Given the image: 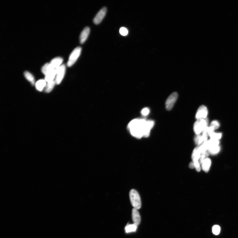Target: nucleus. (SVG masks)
I'll use <instances>...</instances> for the list:
<instances>
[{
	"mask_svg": "<svg viewBox=\"0 0 238 238\" xmlns=\"http://www.w3.org/2000/svg\"><path fill=\"white\" fill-rule=\"evenodd\" d=\"M220 228L218 225H214V226L213 227L212 232L213 234L216 235H218L219 233H220Z\"/></svg>",
	"mask_w": 238,
	"mask_h": 238,
	"instance_id": "22",
	"label": "nucleus"
},
{
	"mask_svg": "<svg viewBox=\"0 0 238 238\" xmlns=\"http://www.w3.org/2000/svg\"><path fill=\"white\" fill-rule=\"evenodd\" d=\"M209 136L211 138L219 140L221 138L222 134L221 133H215L214 132Z\"/></svg>",
	"mask_w": 238,
	"mask_h": 238,
	"instance_id": "21",
	"label": "nucleus"
},
{
	"mask_svg": "<svg viewBox=\"0 0 238 238\" xmlns=\"http://www.w3.org/2000/svg\"><path fill=\"white\" fill-rule=\"evenodd\" d=\"M129 197L134 208L137 210L140 209L142 205L141 201L140 195L137 191L134 189L131 190L130 191Z\"/></svg>",
	"mask_w": 238,
	"mask_h": 238,
	"instance_id": "2",
	"label": "nucleus"
},
{
	"mask_svg": "<svg viewBox=\"0 0 238 238\" xmlns=\"http://www.w3.org/2000/svg\"><path fill=\"white\" fill-rule=\"evenodd\" d=\"M90 29L89 27H87L83 30L80 33L79 36V41L80 44H83L85 42L88 38L90 33Z\"/></svg>",
	"mask_w": 238,
	"mask_h": 238,
	"instance_id": "9",
	"label": "nucleus"
},
{
	"mask_svg": "<svg viewBox=\"0 0 238 238\" xmlns=\"http://www.w3.org/2000/svg\"><path fill=\"white\" fill-rule=\"evenodd\" d=\"M63 61V59L61 57H56L51 61L49 64L52 69L56 70L61 65Z\"/></svg>",
	"mask_w": 238,
	"mask_h": 238,
	"instance_id": "10",
	"label": "nucleus"
},
{
	"mask_svg": "<svg viewBox=\"0 0 238 238\" xmlns=\"http://www.w3.org/2000/svg\"><path fill=\"white\" fill-rule=\"evenodd\" d=\"M119 33L122 36H125L128 35V31L126 28L122 27L120 28L119 30Z\"/></svg>",
	"mask_w": 238,
	"mask_h": 238,
	"instance_id": "24",
	"label": "nucleus"
},
{
	"mask_svg": "<svg viewBox=\"0 0 238 238\" xmlns=\"http://www.w3.org/2000/svg\"><path fill=\"white\" fill-rule=\"evenodd\" d=\"M138 226L134 224H128L125 227V230L126 233L133 232L136 231Z\"/></svg>",
	"mask_w": 238,
	"mask_h": 238,
	"instance_id": "17",
	"label": "nucleus"
},
{
	"mask_svg": "<svg viewBox=\"0 0 238 238\" xmlns=\"http://www.w3.org/2000/svg\"><path fill=\"white\" fill-rule=\"evenodd\" d=\"M211 164V159L206 158L203 160L202 163V168L203 171L205 172H208L209 171Z\"/></svg>",
	"mask_w": 238,
	"mask_h": 238,
	"instance_id": "14",
	"label": "nucleus"
},
{
	"mask_svg": "<svg viewBox=\"0 0 238 238\" xmlns=\"http://www.w3.org/2000/svg\"><path fill=\"white\" fill-rule=\"evenodd\" d=\"M107 8L104 7L102 8L94 18L93 22L95 24H100L105 16L107 12Z\"/></svg>",
	"mask_w": 238,
	"mask_h": 238,
	"instance_id": "7",
	"label": "nucleus"
},
{
	"mask_svg": "<svg viewBox=\"0 0 238 238\" xmlns=\"http://www.w3.org/2000/svg\"><path fill=\"white\" fill-rule=\"evenodd\" d=\"M189 167L191 169L195 168V167L194 163L192 161L190 163Z\"/></svg>",
	"mask_w": 238,
	"mask_h": 238,
	"instance_id": "26",
	"label": "nucleus"
},
{
	"mask_svg": "<svg viewBox=\"0 0 238 238\" xmlns=\"http://www.w3.org/2000/svg\"><path fill=\"white\" fill-rule=\"evenodd\" d=\"M24 75L26 79L31 83L32 85H34L35 83V78L31 73L27 71H26L24 72Z\"/></svg>",
	"mask_w": 238,
	"mask_h": 238,
	"instance_id": "19",
	"label": "nucleus"
},
{
	"mask_svg": "<svg viewBox=\"0 0 238 238\" xmlns=\"http://www.w3.org/2000/svg\"><path fill=\"white\" fill-rule=\"evenodd\" d=\"M66 70V66L64 64L61 65L57 69L56 76L55 78V81L57 85L59 84L63 80Z\"/></svg>",
	"mask_w": 238,
	"mask_h": 238,
	"instance_id": "6",
	"label": "nucleus"
},
{
	"mask_svg": "<svg viewBox=\"0 0 238 238\" xmlns=\"http://www.w3.org/2000/svg\"><path fill=\"white\" fill-rule=\"evenodd\" d=\"M56 84L55 80L53 81L48 82L46 85L45 89V91L46 93H49L51 92L54 88Z\"/></svg>",
	"mask_w": 238,
	"mask_h": 238,
	"instance_id": "18",
	"label": "nucleus"
},
{
	"mask_svg": "<svg viewBox=\"0 0 238 238\" xmlns=\"http://www.w3.org/2000/svg\"><path fill=\"white\" fill-rule=\"evenodd\" d=\"M208 118L197 120L194 125V131L196 135L200 134L202 133L208 127Z\"/></svg>",
	"mask_w": 238,
	"mask_h": 238,
	"instance_id": "3",
	"label": "nucleus"
},
{
	"mask_svg": "<svg viewBox=\"0 0 238 238\" xmlns=\"http://www.w3.org/2000/svg\"><path fill=\"white\" fill-rule=\"evenodd\" d=\"M82 51L81 47H78L74 49L70 54L68 61L67 64V66L72 67L76 63L81 54Z\"/></svg>",
	"mask_w": 238,
	"mask_h": 238,
	"instance_id": "4",
	"label": "nucleus"
},
{
	"mask_svg": "<svg viewBox=\"0 0 238 238\" xmlns=\"http://www.w3.org/2000/svg\"><path fill=\"white\" fill-rule=\"evenodd\" d=\"M46 85L45 80L43 79L39 80L35 85L36 89L40 91H42L45 88Z\"/></svg>",
	"mask_w": 238,
	"mask_h": 238,
	"instance_id": "15",
	"label": "nucleus"
},
{
	"mask_svg": "<svg viewBox=\"0 0 238 238\" xmlns=\"http://www.w3.org/2000/svg\"><path fill=\"white\" fill-rule=\"evenodd\" d=\"M154 125V122L153 120L147 121L144 119H135L129 122L128 128L133 136L140 139L143 137L149 136L151 130Z\"/></svg>",
	"mask_w": 238,
	"mask_h": 238,
	"instance_id": "1",
	"label": "nucleus"
},
{
	"mask_svg": "<svg viewBox=\"0 0 238 238\" xmlns=\"http://www.w3.org/2000/svg\"><path fill=\"white\" fill-rule=\"evenodd\" d=\"M199 148V146H198L195 148L193 151L192 156H191L193 161L194 163L199 162V161L201 156V154Z\"/></svg>",
	"mask_w": 238,
	"mask_h": 238,
	"instance_id": "12",
	"label": "nucleus"
},
{
	"mask_svg": "<svg viewBox=\"0 0 238 238\" xmlns=\"http://www.w3.org/2000/svg\"><path fill=\"white\" fill-rule=\"evenodd\" d=\"M53 70L51 67L49 63H47L45 64L42 67V73L45 75L49 71Z\"/></svg>",
	"mask_w": 238,
	"mask_h": 238,
	"instance_id": "20",
	"label": "nucleus"
},
{
	"mask_svg": "<svg viewBox=\"0 0 238 238\" xmlns=\"http://www.w3.org/2000/svg\"><path fill=\"white\" fill-rule=\"evenodd\" d=\"M208 114V110L207 107L204 105L201 106L197 111L196 118L197 120L206 119Z\"/></svg>",
	"mask_w": 238,
	"mask_h": 238,
	"instance_id": "8",
	"label": "nucleus"
},
{
	"mask_svg": "<svg viewBox=\"0 0 238 238\" xmlns=\"http://www.w3.org/2000/svg\"><path fill=\"white\" fill-rule=\"evenodd\" d=\"M57 69L52 70L46 74L45 75V80L46 82H48L54 80L56 75Z\"/></svg>",
	"mask_w": 238,
	"mask_h": 238,
	"instance_id": "13",
	"label": "nucleus"
},
{
	"mask_svg": "<svg viewBox=\"0 0 238 238\" xmlns=\"http://www.w3.org/2000/svg\"><path fill=\"white\" fill-rule=\"evenodd\" d=\"M220 147L219 145H214L210 147L208 150L209 153L212 155H215L220 152Z\"/></svg>",
	"mask_w": 238,
	"mask_h": 238,
	"instance_id": "16",
	"label": "nucleus"
},
{
	"mask_svg": "<svg viewBox=\"0 0 238 238\" xmlns=\"http://www.w3.org/2000/svg\"><path fill=\"white\" fill-rule=\"evenodd\" d=\"M150 110L149 108H145L141 111V113L144 116H147L149 114Z\"/></svg>",
	"mask_w": 238,
	"mask_h": 238,
	"instance_id": "25",
	"label": "nucleus"
},
{
	"mask_svg": "<svg viewBox=\"0 0 238 238\" xmlns=\"http://www.w3.org/2000/svg\"><path fill=\"white\" fill-rule=\"evenodd\" d=\"M178 96V94L176 92L173 93L169 96L165 102V108L167 110H170L172 109L177 101Z\"/></svg>",
	"mask_w": 238,
	"mask_h": 238,
	"instance_id": "5",
	"label": "nucleus"
},
{
	"mask_svg": "<svg viewBox=\"0 0 238 238\" xmlns=\"http://www.w3.org/2000/svg\"><path fill=\"white\" fill-rule=\"evenodd\" d=\"M220 123L217 120H213L211 123L210 126L212 127L214 130L218 129L220 127Z\"/></svg>",
	"mask_w": 238,
	"mask_h": 238,
	"instance_id": "23",
	"label": "nucleus"
},
{
	"mask_svg": "<svg viewBox=\"0 0 238 238\" xmlns=\"http://www.w3.org/2000/svg\"><path fill=\"white\" fill-rule=\"evenodd\" d=\"M132 218L133 224L138 226L140 223L141 218L137 209L134 208L132 209Z\"/></svg>",
	"mask_w": 238,
	"mask_h": 238,
	"instance_id": "11",
	"label": "nucleus"
}]
</instances>
